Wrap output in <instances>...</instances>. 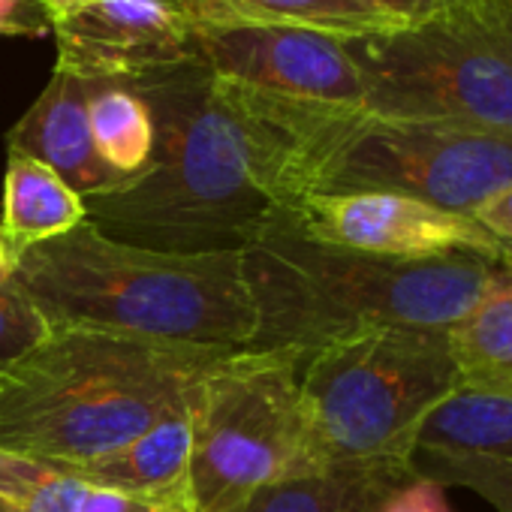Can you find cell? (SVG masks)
Here are the masks:
<instances>
[{
  "instance_id": "d6986e66",
  "label": "cell",
  "mask_w": 512,
  "mask_h": 512,
  "mask_svg": "<svg viewBox=\"0 0 512 512\" xmlns=\"http://www.w3.org/2000/svg\"><path fill=\"white\" fill-rule=\"evenodd\" d=\"M88 121L100 160L127 184L145 175L154 154V118L127 82H91Z\"/></svg>"
},
{
  "instance_id": "cb8c5ba5",
  "label": "cell",
  "mask_w": 512,
  "mask_h": 512,
  "mask_svg": "<svg viewBox=\"0 0 512 512\" xmlns=\"http://www.w3.org/2000/svg\"><path fill=\"white\" fill-rule=\"evenodd\" d=\"M380 512H449L446 488L416 470L404 485L389 494Z\"/></svg>"
},
{
  "instance_id": "ffe728a7",
  "label": "cell",
  "mask_w": 512,
  "mask_h": 512,
  "mask_svg": "<svg viewBox=\"0 0 512 512\" xmlns=\"http://www.w3.org/2000/svg\"><path fill=\"white\" fill-rule=\"evenodd\" d=\"M88 485L61 464L0 452V503L10 512H79Z\"/></svg>"
},
{
  "instance_id": "2e32d148",
  "label": "cell",
  "mask_w": 512,
  "mask_h": 512,
  "mask_svg": "<svg viewBox=\"0 0 512 512\" xmlns=\"http://www.w3.org/2000/svg\"><path fill=\"white\" fill-rule=\"evenodd\" d=\"M461 389L512 398V266H503L479 305L449 329Z\"/></svg>"
},
{
  "instance_id": "9a60e30c",
  "label": "cell",
  "mask_w": 512,
  "mask_h": 512,
  "mask_svg": "<svg viewBox=\"0 0 512 512\" xmlns=\"http://www.w3.org/2000/svg\"><path fill=\"white\" fill-rule=\"evenodd\" d=\"M85 217V199L58 172L28 154L7 151L0 235L7 238L13 253L58 238L76 229Z\"/></svg>"
},
{
  "instance_id": "83f0119b",
  "label": "cell",
  "mask_w": 512,
  "mask_h": 512,
  "mask_svg": "<svg viewBox=\"0 0 512 512\" xmlns=\"http://www.w3.org/2000/svg\"><path fill=\"white\" fill-rule=\"evenodd\" d=\"M85 4H91V0H46V10H49V16H52V22H55V19L73 13V10H79V7H85Z\"/></svg>"
},
{
  "instance_id": "ba28073f",
  "label": "cell",
  "mask_w": 512,
  "mask_h": 512,
  "mask_svg": "<svg viewBox=\"0 0 512 512\" xmlns=\"http://www.w3.org/2000/svg\"><path fill=\"white\" fill-rule=\"evenodd\" d=\"M506 184L512 136L365 109H338L314 166V193H401L458 214Z\"/></svg>"
},
{
  "instance_id": "30bf717a",
  "label": "cell",
  "mask_w": 512,
  "mask_h": 512,
  "mask_svg": "<svg viewBox=\"0 0 512 512\" xmlns=\"http://www.w3.org/2000/svg\"><path fill=\"white\" fill-rule=\"evenodd\" d=\"M190 25L196 58L223 79L320 106H365V82L344 37L266 22Z\"/></svg>"
},
{
  "instance_id": "277c9868",
  "label": "cell",
  "mask_w": 512,
  "mask_h": 512,
  "mask_svg": "<svg viewBox=\"0 0 512 512\" xmlns=\"http://www.w3.org/2000/svg\"><path fill=\"white\" fill-rule=\"evenodd\" d=\"M503 266L479 256L389 260L323 247L281 223L244 247V272L260 308L253 347L308 356L365 326L449 332L488 293Z\"/></svg>"
},
{
  "instance_id": "7c38bea8",
  "label": "cell",
  "mask_w": 512,
  "mask_h": 512,
  "mask_svg": "<svg viewBox=\"0 0 512 512\" xmlns=\"http://www.w3.org/2000/svg\"><path fill=\"white\" fill-rule=\"evenodd\" d=\"M91 82L55 70L34 106L7 133V151L28 154L58 172L82 199L106 196L127 181L97 154L88 121Z\"/></svg>"
},
{
  "instance_id": "ac0fdd59",
  "label": "cell",
  "mask_w": 512,
  "mask_h": 512,
  "mask_svg": "<svg viewBox=\"0 0 512 512\" xmlns=\"http://www.w3.org/2000/svg\"><path fill=\"white\" fill-rule=\"evenodd\" d=\"M419 455L512 464V398L458 389L419 428L413 458Z\"/></svg>"
},
{
  "instance_id": "f546056e",
  "label": "cell",
  "mask_w": 512,
  "mask_h": 512,
  "mask_svg": "<svg viewBox=\"0 0 512 512\" xmlns=\"http://www.w3.org/2000/svg\"><path fill=\"white\" fill-rule=\"evenodd\" d=\"M0 512H10V509H7V506H4V503H0Z\"/></svg>"
},
{
  "instance_id": "8992f818",
  "label": "cell",
  "mask_w": 512,
  "mask_h": 512,
  "mask_svg": "<svg viewBox=\"0 0 512 512\" xmlns=\"http://www.w3.org/2000/svg\"><path fill=\"white\" fill-rule=\"evenodd\" d=\"M365 112L512 136V0H437L404 25L344 40Z\"/></svg>"
},
{
  "instance_id": "6da1fadb",
  "label": "cell",
  "mask_w": 512,
  "mask_h": 512,
  "mask_svg": "<svg viewBox=\"0 0 512 512\" xmlns=\"http://www.w3.org/2000/svg\"><path fill=\"white\" fill-rule=\"evenodd\" d=\"M154 118L151 166L85 199L97 229L169 250H244L314 193V166L341 106L256 91L202 61L127 79Z\"/></svg>"
},
{
  "instance_id": "e0dca14e",
  "label": "cell",
  "mask_w": 512,
  "mask_h": 512,
  "mask_svg": "<svg viewBox=\"0 0 512 512\" xmlns=\"http://www.w3.org/2000/svg\"><path fill=\"white\" fill-rule=\"evenodd\" d=\"M193 22H266L296 25L335 37H365L404 22H395L371 0H175Z\"/></svg>"
},
{
  "instance_id": "44dd1931",
  "label": "cell",
  "mask_w": 512,
  "mask_h": 512,
  "mask_svg": "<svg viewBox=\"0 0 512 512\" xmlns=\"http://www.w3.org/2000/svg\"><path fill=\"white\" fill-rule=\"evenodd\" d=\"M413 467L443 488H464L482 497L494 512H512V464L485 458H440L419 455Z\"/></svg>"
},
{
  "instance_id": "d4e9b609",
  "label": "cell",
  "mask_w": 512,
  "mask_h": 512,
  "mask_svg": "<svg viewBox=\"0 0 512 512\" xmlns=\"http://www.w3.org/2000/svg\"><path fill=\"white\" fill-rule=\"evenodd\" d=\"M52 31V16L40 0H0V34L40 37Z\"/></svg>"
},
{
  "instance_id": "4dcf8cb0",
  "label": "cell",
  "mask_w": 512,
  "mask_h": 512,
  "mask_svg": "<svg viewBox=\"0 0 512 512\" xmlns=\"http://www.w3.org/2000/svg\"><path fill=\"white\" fill-rule=\"evenodd\" d=\"M40 4H43V7H46V0H40Z\"/></svg>"
},
{
  "instance_id": "5bb4252c",
  "label": "cell",
  "mask_w": 512,
  "mask_h": 512,
  "mask_svg": "<svg viewBox=\"0 0 512 512\" xmlns=\"http://www.w3.org/2000/svg\"><path fill=\"white\" fill-rule=\"evenodd\" d=\"M67 470L91 488L124 494L190 491V413L187 407H181L151 425L124 449Z\"/></svg>"
},
{
  "instance_id": "f1b7e54d",
  "label": "cell",
  "mask_w": 512,
  "mask_h": 512,
  "mask_svg": "<svg viewBox=\"0 0 512 512\" xmlns=\"http://www.w3.org/2000/svg\"><path fill=\"white\" fill-rule=\"evenodd\" d=\"M13 269H16V253H13V247L7 244V238L0 235V278L13 275Z\"/></svg>"
},
{
  "instance_id": "603a6c76",
  "label": "cell",
  "mask_w": 512,
  "mask_h": 512,
  "mask_svg": "<svg viewBox=\"0 0 512 512\" xmlns=\"http://www.w3.org/2000/svg\"><path fill=\"white\" fill-rule=\"evenodd\" d=\"M79 512H196L190 491H163V494H124L109 488H91Z\"/></svg>"
},
{
  "instance_id": "4fadbf2b",
  "label": "cell",
  "mask_w": 512,
  "mask_h": 512,
  "mask_svg": "<svg viewBox=\"0 0 512 512\" xmlns=\"http://www.w3.org/2000/svg\"><path fill=\"white\" fill-rule=\"evenodd\" d=\"M413 473V461L332 464L266 485L232 512H380Z\"/></svg>"
},
{
  "instance_id": "484cf974",
  "label": "cell",
  "mask_w": 512,
  "mask_h": 512,
  "mask_svg": "<svg viewBox=\"0 0 512 512\" xmlns=\"http://www.w3.org/2000/svg\"><path fill=\"white\" fill-rule=\"evenodd\" d=\"M485 232H491L500 244L512 250V184L491 193L473 214H470Z\"/></svg>"
},
{
  "instance_id": "7402d4cb",
  "label": "cell",
  "mask_w": 512,
  "mask_h": 512,
  "mask_svg": "<svg viewBox=\"0 0 512 512\" xmlns=\"http://www.w3.org/2000/svg\"><path fill=\"white\" fill-rule=\"evenodd\" d=\"M52 326L16 275L0 278V374L49 338Z\"/></svg>"
},
{
  "instance_id": "8fae6325",
  "label": "cell",
  "mask_w": 512,
  "mask_h": 512,
  "mask_svg": "<svg viewBox=\"0 0 512 512\" xmlns=\"http://www.w3.org/2000/svg\"><path fill=\"white\" fill-rule=\"evenodd\" d=\"M58 64L85 82H127L196 58L193 25L175 0H91L52 22Z\"/></svg>"
},
{
  "instance_id": "52a82bcc",
  "label": "cell",
  "mask_w": 512,
  "mask_h": 512,
  "mask_svg": "<svg viewBox=\"0 0 512 512\" xmlns=\"http://www.w3.org/2000/svg\"><path fill=\"white\" fill-rule=\"evenodd\" d=\"M302 362L293 350L244 347L196 380L187 401L196 512H232L266 485L311 470Z\"/></svg>"
},
{
  "instance_id": "3957f363",
  "label": "cell",
  "mask_w": 512,
  "mask_h": 512,
  "mask_svg": "<svg viewBox=\"0 0 512 512\" xmlns=\"http://www.w3.org/2000/svg\"><path fill=\"white\" fill-rule=\"evenodd\" d=\"M232 350L148 344L91 329H52L0 374V452L82 467L169 413Z\"/></svg>"
},
{
  "instance_id": "9c48e42d",
  "label": "cell",
  "mask_w": 512,
  "mask_h": 512,
  "mask_svg": "<svg viewBox=\"0 0 512 512\" xmlns=\"http://www.w3.org/2000/svg\"><path fill=\"white\" fill-rule=\"evenodd\" d=\"M287 226L314 244L389 260L479 256L491 263H512V250L470 214L446 211L401 193H311L296 205Z\"/></svg>"
},
{
  "instance_id": "7a4b0ae2",
  "label": "cell",
  "mask_w": 512,
  "mask_h": 512,
  "mask_svg": "<svg viewBox=\"0 0 512 512\" xmlns=\"http://www.w3.org/2000/svg\"><path fill=\"white\" fill-rule=\"evenodd\" d=\"M13 275L52 329L196 350H244L260 335L244 250L151 247L82 220L16 253Z\"/></svg>"
},
{
  "instance_id": "4316f807",
  "label": "cell",
  "mask_w": 512,
  "mask_h": 512,
  "mask_svg": "<svg viewBox=\"0 0 512 512\" xmlns=\"http://www.w3.org/2000/svg\"><path fill=\"white\" fill-rule=\"evenodd\" d=\"M383 13H389L395 22H413L419 16H425L437 0H371Z\"/></svg>"
},
{
  "instance_id": "5b68a950",
  "label": "cell",
  "mask_w": 512,
  "mask_h": 512,
  "mask_svg": "<svg viewBox=\"0 0 512 512\" xmlns=\"http://www.w3.org/2000/svg\"><path fill=\"white\" fill-rule=\"evenodd\" d=\"M458 389L449 332L365 326L329 338L299 371L308 467L413 461L419 428Z\"/></svg>"
}]
</instances>
